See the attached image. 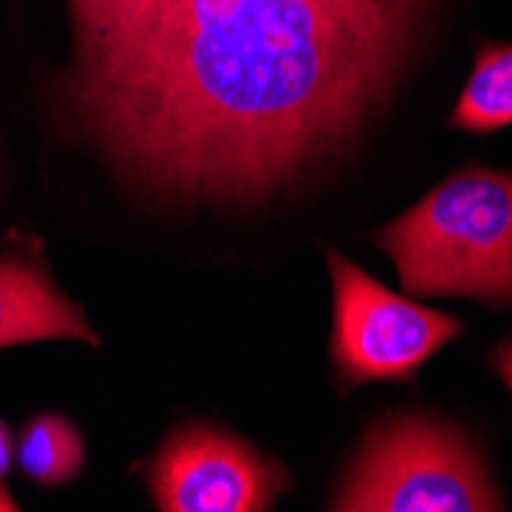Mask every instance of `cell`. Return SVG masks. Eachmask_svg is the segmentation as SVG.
<instances>
[{"mask_svg": "<svg viewBox=\"0 0 512 512\" xmlns=\"http://www.w3.org/2000/svg\"><path fill=\"white\" fill-rule=\"evenodd\" d=\"M417 34L338 0H175L62 68L74 132L160 203H264L335 163L390 102Z\"/></svg>", "mask_w": 512, "mask_h": 512, "instance_id": "cell-1", "label": "cell"}, {"mask_svg": "<svg viewBox=\"0 0 512 512\" xmlns=\"http://www.w3.org/2000/svg\"><path fill=\"white\" fill-rule=\"evenodd\" d=\"M375 246L411 298H470L512 310V172H451L387 221Z\"/></svg>", "mask_w": 512, "mask_h": 512, "instance_id": "cell-2", "label": "cell"}, {"mask_svg": "<svg viewBox=\"0 0 512 512\" xmlns=\"http://www.w3.org/2000/svg\"><path fill=\"white\" fill-rule=\"evenodd\" d=\"M338 512H497L485 451L448 417L402 411L368 427L329 500Z\"/></svg>", "mask_w": 512, "mask_h": 512, "instance_id": "cell-3", "label": "cell"}, {"mask_svg": "<svg viewBox=\"0 0 512 512\" xmlns=\"http://www.w3.org/2000/svg\"><path fill=\"white\" fill-rule=\"evenodd\" d=\"M329 273L335 292L329 350L341 390L408 384L442 347L463 335L457 316L396 295L338 252H329Z\"/></svg>", "mask_w": 512, "mask_h": 512, "instance_id": "cell-4", "label": "cell"}, {"mask_svg": "<svg viewBox=\"0 0 512 512\" xmlns=\"http://www.w3.org/2000/svg\"><path fill=\"white\" fill-rule=\"evenodd\" d=\"M289 488L276 460L203 421L175 427L148 463V491L163 512H264Z\"/></svg>", "mask_w": 512, "mask_h": 512, "instance_id": "cell-5", "label": "cell"}, {"mask_svg": "<svg viewBox=\"0 0 512 512\" xmlns=\"http://www.w3.org/2000/svg\"><path fill=\"white\" fill-rule=\"evenodd\" d=\"M40 341L102 344L80 304L56 286L40 255L4 252L0 255V350Z\"/></svg>", "mask_w": 512, "mask_h": 512, "instance_id": "cell-6", "label": "cell"}, {"mask_svg": "<svg viewBox=\"0 0 512 512\" xmlns=\"http://www.w3.org/2000/svg\"><path fill=\"white\" fill-rule=\"evenodd\" d=\"M175 0H65L71 56L65 68L96 62L154 22Z\"/></svg>", "mask_w": 512, "mask_h": 512, "instance_id": "cell-7", "label": "cell"}, {"mask_svg": "<svg viewBox=\"0 0 512 512\" xmlns=\"http://www.w3.org/2000/svg\"><path fill=\"white\" fill-rule=\"evenodd\" d=\"M451 126L473 135L512 126V43H479L473 71L451 111Z\"/></svg>", "mask_w": 512, "mask_h": 512, "instance_id": "cell-8", "label": "cell"}, {"mask_svg": "<svg viewBox=\"0 0 512 512\" xmlns=\"http://www.w3.org/2000/svg\"><path fill=\"white\" fill-rule=\"evenodd\" d=\"M19 467L37 485H68L80 476L86 448L74 424H68L59 414H37L22 430L19 448Z\"/></svg>", "mask_w": 512, "mask_h": 512, "instance_id": "cell-9", "label": "cell"}, {"mask_svg": "<svg viewBox=\"0 0 512 512\" xmlns=\"http://www.w3.org/2000/svg\"><path fill=\"white\" fill-rule=\"evenodd\" d=\"M338 4L375 13L411 34H417V25H421L424 13H427V0H338Z\"/></svg>", "mask_w": 512, "mask_h": 512, "instance_id": "cell-10", "label": "cell"}, {"mask_svg": "<svg viewBox=\"0 0 512 512\" xmlns=\"http://www.w3.org/2000/svg\"><path fill=\"white\" fill-rule=\"evenodd\" d=\"M10 463H13V436H10L7 424L0 421V512H13L16 509V500L4 488V479L10 473Z\"/></svg>", "mask_w": 512, "mask_h": 512, "instance_id": "cell-11", "label": "cell"}, {"mask_svg": "<svg viewBox=\"0 0 512 512\" xmlns=\"http://www.w3.org/2000/svg\"><path fill=\"white\" fill-rule=\"evenodd\" d=\"M488 365L494 368V375L503 381V387L512 393V335L497 341L488 353Z\"/></svg>", "mask_w": 512, "mask_h": 512, "instance_id": "cell-12", "label": "cell"}]
</instances>
